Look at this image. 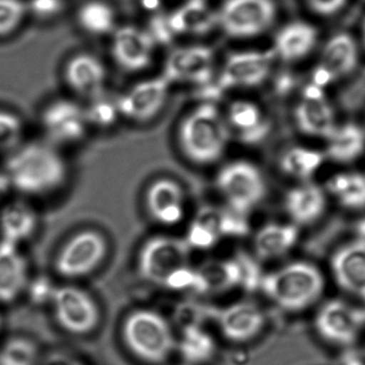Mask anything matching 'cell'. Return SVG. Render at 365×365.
I'll list each match as a JSON object with an SVG mask.
<instances>
[{
  "label": "cell",
  "instance_id": "obj_25",
  "mask_svg": "<svg viewBox=\"0 0 365 365\" xmlns=\"http://www.w3.org/2000/svg\"><path fill=\"white\" fill-rule=\"evenodd\" d=\"M225 116L232 133L236 134L239 140L247 146L262 144L272 128L262 108L250 100L232 102Z\"/></svg>",
  "mask_w": 365,
  "mask_h": 365
},
{
  "label": "cell",
  "instance_id": "obj_31",
  "mask_svg": "<svg viewBox=\"0 0 365 365\" xmlns=\"http://www.w3.org/2000/svg\"><path fill=\"white\" fill-rule=\"evenodd\" d=\"M76 16L78 27L91 37H110L119 26L116 10L106 0H86Z\"/></svg>",
  "mask_w": 365,
  "mask_h": 365
},
{
  "label": "cell",
  "instance_id": "obj_41",
  "mask_svg": "<svg viewBox=\"0 0 365 365\" xmlns=\"http://www.w3.org/2000/svg\"><path fill=\"white\" fill-rule=\"evenodd\" d=\"M240 266L241 287L249 292L260 289L264 273L260 271L256 260L245 254H238L236 256Z\"/></svg>",
  "mask_w": 365,
  "mask_h": 365
},
{
  "label": "cell",
  "instance_id": "obj_34",
  "mask_svg": "<svg viewBox=\"0 0 365 365\" xmlns=\"http://www.w3.org/2000/svg\"><path fill=\"white\" fill-rule=\"evenodd\" d=\"M324 189L343 208L364 210L365 174L363 173H337L328 179Z\"/></svg>",
  "mask_w": 365,
  "mask_h": 365
},
{
  "label": "cell",
  "instance_id": "obj_22",
  "mask_svg": "<svg viewBox=\"0 0 365 365\" xmlns=\"http://www.w3.org/2000/svg\"><path fill=\"white\" fill-rule=\"evenodd\" d=\"M29 262L22 247L0 240V303L16 302L29 289Z\"/></svg>",
  "mask_w": 365,
  "mask_h": 365
},
{
  "label": "cell",
  "instance_id": "obj_35",
  "mask_svg": "<svg viewBox=\"0 0 365 365\" xmlns=\"http://www.w3.org/2000/svg\"><path fill=\"white\" fill-rule=\"evenodd\" d=\"M215 232L220 238L243 237L250 232L247 217L232 209L217 206H204L196 212L194 219Z\"/></svg>",
  "mask_w": 365,
  "mask_h": 365
},
{
  "label": "cell",
  "instance_id": "obj_7",
  "mask_svg": "<svg viewBox=\"0 0 365 365\" xmlns=\"http://www.w3.org/2000/svg\"><path fill=\"white\" fill-rule=\"evenodd\" d=\"M191 251L185 238L168 235L151 237L138 252V273L147 283L164 288L173 274L191 266Z\"/></svg>",
  "mask_w": 365,
  "mask_h": 365
},
{
  "label": "cell",
  "instance_id": "obj_26",
  "mask_svg": "<svg viewBox=\"0 0 365 365\" xmlns=\"http://www.w3.org/2000/svg\"><path fill=\"white\" fill-rule=\"evenodd\" d=\"M39 227V215L27 198L12 200L0 210V240L22 247Z\"/></svg>",
  "mask_w": 365,
  "mask_h": 365
},
{
  "label": "cell",
  "instance_id": "obj_16",
  "mask_svg": "<svg viewBox=\"0 0 365 365\" xmlns=\"http://www.w3.org/2000/svg\"><path fill=\"white\" fill-rule=\"evenodd\" d=\"M360 51L354 38L348 33L331 36L320 53L319 63L314 72L313 83L326 88L331 83L350 76L358 67Z\"/></svg>",
  "mask_w": 365,
  "mask_h": 365
},
{
  "label": "cell",
  "instance_id": "obj_37",
  "mask_svg": "<svg viewBox=\"0 0 365 365\" xmlns=\"http://www.w3.org/2000/svg\"><path fill=\"white\" fill-rule=\"evenodd\" d=\"M39 361V346L29 337H10L0 346V365H38Z\"/></svg>",
  "mask_w": 365,
  "mask_h": 365
},
{
  "label": "cell",
  "instance_id": "obj_19",
  "mask_svg": "<svg viewBox=\"0 0 365 365\" xmlns=\"http://www.w3.org/2000/svg\"><path fill=\"white\" fill-rule=\"evenodd\" d=\"M63 73L68 88L78 97L89 100L106 91L108 68L91 53H78L70 57Z\"/></svg>",
  "mask_w": 365,
  "mask_h": 365
},
{
  "label": "cell",
  "instance_id": "obj_36",
  "mask_svg": "<svg viewBox=\"0 0 365 365\" xmlns=\"http://www.w3.org/2000/svg\"><path fill=\"white\" fill-rule=\"evenodd\" d=\"M85 110L91 129L108 130L123 119L118 96H110L106 91L89 99Z\"/></svg>",
  "mask_w": 365,
  "mask_h": 365
},
{
  "label": "cell",
  "instance_id": "obj_20",
  "mask_svg": "<svg viewBox=\"0 0 365 365\" xmlns=\"http://www.w3.org/2000/svg\"><path fill=\"white\" fill-rule=\"evenodd\" d=\"M331 270L339 288L365 302V240L356 238L336 250Z\"/></svg>",
  "mask_w": 365,
  "mask_h": 365
},
{
  "label": "cell",
  "instance_id": "obj_32",
  "mask_svg": "<svg viewBox=\"0 0 365 365\" xmlns=\"http://www.w3.org/2000/svg\"><path fill=\"white\" fill-rule=\"evenodd\" d=\"M326 160L324 151L307 146H292L282 153L279 168L287 176L305 182L319 172Z\"/></svg>",
  "mask_w": 365,
  "mask_h": 365
},
{
  "label": "cell",
  "instance_id": "obj_17",
  "mask_svg": "<svg viewBox=\"0 0 365 365\" xmlns=\"http://www.w3.org/2000/svg\"><path fill=\"white\" fill-rule=\"evenodd\" d=\"M294 123L301 133L312 138L326 140L339 123L324 88L309 84L305 87L300 101L294 108Z\"/></svg>",
  "mask_w": 365,
  "mask_h": 365
},
{
  "label": "cell",
  "instance_id": "obj_30",
  "mask_svg": "<svg viewBox=\"0 0 365 365\" xmlns=\"http://www.w3.org/2000/svg\"><path fill=\"white\" fill-rule=\"evenodd\" d=\"M196 270L200 279V294H224L241 287L240 266L236 257L207 260Z\"/></svg>",
  "mask_w": 365,
  "mask_h": 365
},
{
  "label": "cell",
  "instance_id": "obj_38",
  "mask_svg": "<svg viewBox=\"0 0 365 365\" xmlns=\"http://www.w3.org/2000/svg\"><path fill=\"white\" fill-rule=\"evenodd\" d=\"M29 16L27 0H0V39L18 33Z\"/></svg>",
  "mask_w": 365,
  "mask_h": 365
},
{
  "label": "cell",
  "instance_id": "obj_4",
  "mask_svg": "<svg viewBox=\"0 0 365 365\" xmlns=\"http://www.w3.org/2000/svg\"><path fill=\"white\" fill-rule=\"evenodd\" d=\"M121 335L129 351L151 365L163 364L177 347L172 326L155 309L131 312L123 320Z\"/></svg>",
  "mask_w": 365,
  "mask_h": 365
},
{
  "label": "cell",
  "instance_id": "obj_6",
  "mask_svg": "<svg viewBox=\"0 0 365 365\" xmlns=\"http://www.w3.org/2000/svg\"><path fill=\"white\" fill-rule=\"evenodd\" d=\"M277 11L275 0H223L217 9V27L232 39H255L272 29Z\"/></svg>",
  "mask_w": 365,
  "mask_h": 365
},
{
  "label": "cell",
  "instance_id": "obj_46",
  "mask_svg": "<svg viewBox=\"0 0 365 365\" xmlns=\"http://www.w3.org/2000/svg\"><path fill=\"white\" fill-rule=\"evenodd\" d=\"M343 365H365V363L356 356H347L344 359Z\"/></svg>",
  "mask_w": 365,
  "mask_h": 365
},
{
  "label": "cell",
  "instance_id": "obj_27",
  "mask_svg": "<svg viewBox=\"0 0 365 365\" xmlns=\"http://www.w3.org/2000/svg\"><path fill=\"white\" fill-rule=\"evenodd\" d=\"M300 230L294 223L264 224L256 232L253 240L254 253L260 260H273L289 253L299 241Z\"/></svg>",
  "mask_w": 365,
  "mask_h": 365
},
{
  "label": "cell",
  "instance_id": "obj_39",
  "mask_svg": "<svg viewBox=\"0 0 365 365\" xmlns=\"http://www.w3.org/2000/svg\"><path fill=\"white\" fill-rule=\"evenodd\" d=\"M23 134L20 117L6 110H0V153L12 150L19 146Z\"/></svg>",
  "mask_w": 365,
  "mask_h": 365
},
{
  "label": "cell",
  "instance_id": "obj_14",
  "mask_svg": "<svg viewBox=\"0 0 365 365\" xmlns=\"http://www.w3.org/2000/svg\"><path fill=\"white\" fill-rule=\"evenodd\" d=\"M364 324L365 311L341 299H331L322 304L314 322L318 335L339 347L354 345Z\"/></svg>",
  "mask_w": 365,
  "mask_h": 365
},
{
  "label": "cell",
  "instance_id": "obj_24",
  "mask_svg": "<svg viewBox=\"0 0 365 365\" xmlns=\"http://www.w3.org/2000/svg\"><path fill=\"white\" fill-rule=\"evenodd\" d=\"M327 205L326 189L311 181L290 187L284 198V209L292 223L298 227L319 221L326 212Z\"/></svg>",
  "mask_w": 365,
  "mask_h": 365
},
{
  "label": "cell",
  "instance_id": "obj_5",
  "mask_svg": "<svg viewBox=\"0 0 365 365\" xmlns=\"http://www.w3.org/2000/svg\"><path fill=\"white\" fill-rule=\"evenodd\" d=\"M215 185L228 208L245 217L257 208L267 195L262 170L247 160H235L222 166Z\"/></svg>",
  "mask_w": 365,
  "mask_h": 365
},
{
  "label": "cell",
  "instance_id": "obj_15",
  "mask_svg": "<svg viewBox=\"0 0 365 365\" xmlns=\"http://www.w3.org/2000/svg\"><path fill=\"white\" fill-rule=\"evenodd\" d=\"M110 38V57L119 69L140 73L153 65L157 44L144 27L119 25Z\"/></svg>",
  "mask_w": 365,
  "mask_h": 365
},
{
  "label": "cell",
  "instance_id": "obj_13",
  "mask_svg": "<svg viewBox=\"0 0 365 365\" xmlns=\"http://www.w3.org/2000/svg\"><path fill=\"white\" fill-rule=\"evenodd\" d=\"M215 54L204 44H190L173 50L164 61L162 76L170 84L204 86L215 76Z\"/></svg>",
  "mask_w": 365,
  "mask_h": 365
},
{
  "label": "cell",
  "instance_id": "obj_18",
  "mask_svg": "<svg viewBox=\"0 0 365 365\" xmlns=\"http://www.w3.org/2000/svg\"><path fill=\"white\" fill-rule=\"evenodd\" d=\"M212 318L222 335L232 343L252 341L264 330L266 316L259 305L243 300L212 309Z\"/></svg>",
  "mask_w": 365,
  "mask_h": 365
},
{
  "label": "cell",
  "instance_id": "obj_9",
  "mask_svg": "<svg viewBox=\"0 0 365 365\" xmlns=\"http://www.w3.org/2000/svg\"><path fill=\"white\" fill-rule=\"evenodd\" d=\"M110 251L108 239L97 230H83L70 237L54 260L57 274L67 281L84 279L101 267Z\"/></svg>",
  "mask_w": 365,
  "mask_h": 365
},
{
  "label": "cell",
  "instance_id": "obj_40",
  "mask_svg": "<svg viewBox=\"0 0 365 365\" xmlns=\"http://www.w3.org/2000/svg\"><path fill=\"white\" fill-rule=\"evenodd\" d=\"M185 239L192 250H202V251L212 249L221 240V238L210 228L195 220L190 223Z\"/></svg>",
  "mask_w": 365,
  "mask_h": 365
},
{
  "label": "cell",
  "instance_id": "obj_50",
  "mask_svg": "<svg viewBox=\"0 0 365 365\" xmlns=\"http://www.w3.org/2000/svg\"><path fill=\"white\" fill-rule=\"evenodd\" d=\"M181 365H187V364H185V363H183V364H181Z\"/></svg>",
  "mask_w": 365,
  "mask_h": 365
},
{
  "label": "cell",
  "instance_id": "obj_10",
  "mask_svg": "<svg viewBox=\"0 0 365 365\" xmlns=\"http://www.w3.org/2000/svg\"><path fill=\"white\" fill-rule=\"evenodd\" d=\"M40 123L46 142L61 149L82 142L91 129L85 106L68 98H58L46 104Z\"/></svg>",
  "mask_w": 365,
  "mask_h": 365
},
{
  "label": "cell",
  "instance_id": "obj_12",
  "mask_svg": "<svg viewBox=\"0 0 365 365\" xmlns=\"http://www.w3.org/2000/svg\"><path fill=\"white\" fill-rule=\"evenodd\" d=\"M170 87L162 74L138 81L118 95L121 117L138 125L155 120L168 103Z\"/></svg>",
  "mask_w": 365,
  "mask_h": 365
},
{
  "label": "cell",
  "instance_id": "obj_49",
  "mask_svg": "<svg viewBox=\"0 0 365 365\" xmlns=\"http://www.w3.org/2000/svg\"><path fill=\"white\" fill-rule=\"evenodd\" d=\"M3 329V316L0 314V331Z\"/></svg>",
  "mask_w": 365,
  "mask_h": 365
},
{
  "label": "cell",
  "instance_id": "obj_42",
  "mask_svg": "<svg viewBox=\"0 0 365 365\" xmlns=\"http://www.w3.org/2000/svg\"><path fill=\"white\" fill-rule=\"evenodd\" d=\"M29 16L39 21H52L58 18L65 9L63 0H27Z\"/></svg>",
  "mask_w": 365,
  "mask_h": 365
},
{
  "label": "cell",
  "instance_id": "obj_43",
  "mask_svg": "<svg viewBox=\"0 0 365 365\" xmlns=\"http://www.w3.org/2000/svg\"><path fill=\"white\" fill-rule=\"evenodd\" d=\"M312 11L324 18L339 14L347 4V0H307Z\"/></svg>",
  "mask_w": 365,
  "mask_h": 365
},
{
  "label": "cell",
  "instance_id": "obj_48",
  "mask_svg": "<svg viewBox=\"0 0 365 365\" xmlns=\"http://www.w3.org/2000/svg\"><path fill=\"white\" fill-rule=\"evenodd\" d=\"M362 39H363V44H364V48H365V19H364V21H363V24H362Z\"/></svg>",
  "mask_w": 365,
  "mask_h": 365
},
{
  "label": "cell",
  "instance_id": "obj_28",
  "mask_svg": "<svg viewBox=\"0 0 365 365\" xmlns=\"http://www.w3.org/2000/svg\"><path fill=\"white\" fill-rule=\"evenodd\" d=\"M175 36H202L217 26V10L206 0H187L168 14Z\"/></svg>",
  "mask_w": 365,
  "mask_h": 365
},
{
  "label": "cell",
  "instance_id": "obj_44",
  "mask_svg": "<svg viewBox=\"0 0 365 365\" xmlns=\"http://www.w3.org/2000/svg\"><path fill=\"white\" fill-rule=\"evenodd\" d=\"M46 365H86L82 361L72 356H65V354H57L48 359Z\"/></svg>",
  "mask_w": 365,
  "mask_h": 365
},
{
  "label": "cell",
  "instance_id": "obj_29",
  "mask_svg": "<svg viewBox=\"0 0 365 365\" xmlns=\"http://www.w3.org/2000/svg\"><path fill=\"white\" fill-rule=\"evenodd\" d=\"M326 143L327 159L339 164L354 163L365 153V129L351 121L339 123Z\"/></svg>",
  "mask_w": 365,
  "mask_h": 365
},
{
  "label": "cell",
  "instance_id": "obj_2",
  "mask_svg": "<svg viewBox=\"0 0 365 365\" xmlns=\"http://www.w3.org/2000/svg\"><path fill=\"white\" fill-rule=\"evenodd\" d=\"M225 114L211 102L196 106L179 123L177 142L193 164L212 165L222 159L232 138Z\"/></svg>",
  "mask_w": 365,
  "mask_h": 365
},
{
  "label": "cell",
  "instance_id": "obj_47",
  "mask_svg": "<svg viewBox=\"0 0 365 365\" xmlns=\"http://www.w3.org/2000/svg\"><path fill=\"white\" fill-rule=\"evenodd\" d=\"M358 232V238L363 239V240H365V220L364 221L360 222V224H359Z\"/></svg>",
  "mask_w": 365,
  "mask_h": 365
},
{
  "label": "cell",
  "instance_id": "obj_23",
  "mask_svg": "<svg viewBox=\"0 0 365 365\" xmlns=\"http://www.w3.org/2000/svg\"><path fill=\"white\" fill-rule=\"evenodd\" d=\"M318 40L319 31L315 25L303 20L292 21L277 31L271 50L285 63H298L314 52Z\"/></svg>",
  "mask_w": 365,
  "mask_h": 365
},
{
  "label": "cell",
  "instance_id": "obj_3",
  "mask_svg": "<svg viewBox=\"0 0 365 365\" xmlns=\"http://www.w3.org/2000/svg\"><path fill=\"white\" fill-rule=\"evenodd\" d=\"M324 287L322 270L312 262L298 260L264 273L260 290L283 311L299 313L315 304Z\"/></svg>",
  "mask_w": 365,
  "mask_h": 365
},
{
  "label": "cell",
  "instance_id": "obj_21",
  "mask_svg": "<svg viewBox=\"0 0 365 365\" xmlns=\"http://www.w3.org/2000/svg\"><path fill=\"white\" fill-rule=\"evenodd\" d=\"M145 205L151 219L160 225L175 226L185 217V192L174 179L153 181L147 189Z\"/></svg>",
  "mask_w": 365,
  "mask_h": 365
},
{
  "label": "cell",
  "instance_id": "obj_45",
  "mask_svg": "<svg viewBox=\"0 0 365 365\" xmlns=\"http://www.w3.org/2000/svg\"><path fill=\"white\" fill-rule=\"evenodd\" d=\"M9 189H11V187H10L7 177H6L5 172L3 170L0 172V197Z\"/></svg>",
  "mask_w": 365,
  "mask_h": 365
},
{
  "label": "cell",
  "instance_id": "obj_33",
  "mask_svg": "<svg viewBox=\"0 0 365 365\" xmlns=\"http://www.w3.org/2000/svg\"><path fill=\"white\" fill-rule=\"evenodd\" d=\"M176 349L179 350L185 364L205 365L215 358L217 343L204 327L190 326L181 330Z\"/></svg>",
  "mask_w": 365,
  "mask_h": 365
},
{
  "label": "cell",
  "instance_id": "obj_8",
  "mask_svg": "<svg viewBox=\"0 0 365 365\" xmlns=\"http://www.w3.org/2000/svg\"><path fill=\"white\" fill-rule=\"evenodd\" d=\"M48 303L55 322L68 334H91L101 322V309L97 300L86 289L74 284L56 286Z\"/></svg>",
  "mask_w": 365,
  "mask_h": 365
},
{
  "label": "cell",
  "instance_id": "obj_1",
  "mask_svg": "<svg viewBox=\"0 0 365 365\" xmlns=\"http://www.w3.org/2000/svg\"><path fill=\"white\" fill-rule=\"evenodd\" d=\"M10 187L21 197H50L69 180V164L61 148L51 143L29 142L8 153L4 165Z\"/></svg>",
  "mask_w": 365,
  "mask_h": 365
},
{
  "label": "cell",
  "instance_id": "obj_11",
  "mask_svg": "<svg viewBox=\"0 0 365 365\" xmlns=\"http://www.w3.org/2000/svg\"><path fill=\"white\" fill-rule=\"evenodd\" d=\"M275 58L271 48L232 53L224 61L217 85L223 91L257 88L271 76Z\"/></svg>",
  "mask_w": 365,
  "mask_h": 365
}]
</instances>
